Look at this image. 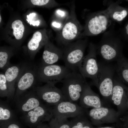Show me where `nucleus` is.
I'll return each instance as SVG.
<instances>
[{"label":"nucleus","instance_id":"nucleus-34","mask_svg":"<svg viewBox=\"0 0 128 128\" xmlns=\"http://www.w3.org/2000/svg\"><path fill=\"white\" fill-rule=\"evenodd\" d=\"M99 128H114L113 127H101Z\"/></svg>","mask_w":128,"mask_h":128},{"label":"nucleus","instance_id":"nucleus-23","mask_svg":"<svg viewBox=\"0 0 128 128\" xmlns=\"http://www.w3.org/2000/svg\"><path fill=\"white\" fill-rule=\"evenodd\" d=\"M11 26L13 35L16 39L18 40L21 39L23 36L25 29L22 22L19 20H15L12 23Z\"/></svg>","mask_w":128,"mask_h":128},{"label":"nucleus","instance_id":"nucleus-4","mask_svg":"<svg viewBox=\"0 0 128 128\" xmlns=\"http://www.w3.org/2000/svg\"><path fill=\"white\" fill-rule=\"evenodd\" d=\"M87 41L79 39L76 41L64 45L62 59L65 66L72 71H77L78 66L84 57Z\"/></svg>","mask_w":128,"mask_h":128},{"label":"nucleus","instance_id":"nucleus-22","mask_svg":"<svg viewBox=\"0 0 128 128\" xmlns=\"http://www.w3.org/2000/svg\"><path fill=\"white\" fill-rule=\"evenodd\" d=\"M71 122L65 118L55 117L50 122V128H71Z\"/></svg>","mask_w":128,"mask_h":128},{"label":"nucleus","instance_id":"nucleus-29","mask_svg":"<svg viewBox=\"0 0 128 128\" xmlns=\"http://www.w3.org/2000/svg\"><path fill=\"white\" fill-rule=\"evenodd\" d=\"M56 13L59 17H63L65 16V13L63 11L60 9L56 10Z\"/></svg>","mask_w":128,"mask_h":128},{"label":"nucleus","instance_id":"nucleus-15","mask_svg":"<svg viewBox=\"0 0 128 128\" xmlns=\"http://www.w3.org/2000/svg\"><path fill=\"white\" fill-rule=\"evenodd\" d=\"M48 41V38L45 32L42 33L37 31L34 33L27 45L28 49L31 52L30 57L31 59L34 58L36 52L42 46L45 45Z\"/></svg>","mask_w":128,"mask_h":128},{"label":"nucleus","instance_id":"nucleus-20","mask_svg":"<svg viewBox=\"0 0 128 128\" xmlns=\"http://www.w3.org/2000/svg\"><path fill=\"white\" fill-rule=\"evenodd\" d=\"M71 121V128H94L83 114L74 118Z\"/></svg>","mask_w":128,"mask_h":128},{"label":"nucleus","instance_id":"nucleus-14","mask_svg":"<svg viewBox=\"0 0 128 128\" xmlns=\"http://www.w3.org/2000/svg\"><path fill=\"white\" fill-rule=\"evenodd\" d=\"M118 2L109 1L107 3V8L105 9L112 21L119 22L127 16V10L120 6Z\"/></svg>","mask_w":128,"mask_h":128},{"label":"nucleus","instance_id":"nucleus-11","mask_svg":"<svg viewBox=\"0 0 128 128\" xmlns=\"http://www.w3.org/2000/svg\"><path fill=\"white\" fill-rule=\"evenodd\" d=\"M37 69L35 68L23 66L17 80V87L19 91H23L31 87L37 77Z\"/></svg>","mask_w":128,"mask_h":128},{"label":"nucleus","instance_id":"nucleus-3","mask_svg":"<svg viewBox=\"0 0 128 128\" xmlns=\"http://www.w3.org/2000/svg\"><path fill=\"white\" fill-rule=\"evenodd\" d=\"M99 54L105 60H116L123 55L122 47L118 36L108 31L104 34L99 45L97 46Z\"/></svg>","mask_w":128,"mask_h":128},{"label":"nucleus","instance_id":"nucleus-2","mask_svg":"<svg viewBox=\"0 0 128 128\" xmlns=\"http://www.w3.org/2000/svg\"><path fill=\"white\" fill-rule=\"evenodd\" d=\"M112 22L106 9L90 14L87 17L79 39L104 32L111 25Z\"/></svg>","mask_w":128,"mask_h":128},{"label":"nucleus","instance_id":"nucleus-7","mask_svg":"<svg viewBox=\"0 0 128 128\" xmlns=\"http://www.w3.org/2000/svg\"><path fill=\"white\" fill-rule=\"evenodd\" d=\"M71 71L65 66L41 65L37 69V77L40 81L55 84L61 82Z\"/></svg>","mask_w":128,"mask_h":128},{"label":"nucleus","instance_id":"nucleus-24","mask_svg":"<svg viewBox=\"0 0 128 128\" xmlns=\"http://www.w3.org/2000/svg\"><path fill=\"white\" fill-rule=\"evenodd\" d=\"M12 55L7 51H0V68L5 69L10 64L9 61Z\"/></svg>","mask_w":128,"mask_h":128},{"label":"nucleus","instance_id":"nucleus-26","mask_svg":"<svg viewBox=\"0 0 128 128\" xmlns=\"http://www.w3.org/2000/svg\"><path fill=\"white\" fill-rule=\"evenodd\" d=\"M0 90L1 92L7 93L9 91V89L4 73H0Z\"/></svg>","mask_w":128,"mask_h":128},{"label":"nucleus","instance_id":"nucleus-17","mask_svg":"<svg viewBox=\"0 0 128 128\" xmlns=\"http://www.w3.org/2000/svg\"><path fill=\"white\" fill-rule=\"evenodd\" d=\"M23 67L18 65H10L5 69L4 74L9 91L13 89L14 83L17 81Z\"/></svg>","mask_w":128,"mask_h":128},{"label":"nucleus","instance_id":"nucleus-18","mask_svg":"<svg viewBox=\"0 0 128 128\" xmlns=\"http://www.w3.org/2000/svg\"><path fill=\"white\" fill-rule=\"evenodd\" d=\"M115 71L118 78L128 83V59L122 55L116 60Z\"/></svg>","mask_w":128,"mask_h":128},{"label":"nucleus","instance_id":"nucleus-12","mask_svg":"<svg viewBox=\"0 0 128 128\" xmlns=\"http://www.w3.org/2000/svg\"><path fill=\"white\" fill-rule=\"evenodd\" d=\"M63 55L62 49L48 41L45 45L42 56L41 65L54 64L59 60L62 59Z\"/></svg>","mask_w":128,"mask_h":128},{"label":"nucleus","instance_id":"nucleus-5","mask_svg":"<svg viewBox=\"0 0 128 128\" xmlns=\"http://www.w3.org/2000/svg\"><path fill=\"white\" fill-rule=\"evenodd\" d=\"M83 30V27L77 19L75 5H73L58 37V42L64 46L77 39H79Z\"/></svg>","mask_w":128,"mask_h":128},{"label":"nucleus","instance_id":"nucleus-8","mask_svg":"<svg viewBox=\"0 0 128 128\" xmlns=\"http://www.w3.org/2000/svg\"><path fill=\"white\" fill-rule=\"evenodd\" d=\"M97 85L100 91L108 92L113 89L115 69L110 65L99 64Z\"/></svg>","mask_w":128,"mask_h":128},{"label":"nucleus","instance_id":"nucleus-19","mask_svg":"<svg viewBox=\"0 0 128 128\" xmlns=\"http://www.w3.org/2000/svg\"><path fill=\"white\" fill-rule=\"evenodd\" d=\"M119 79L115 77L114 79V84L112 93V99L114 104L119 105L124 92V88L119 84Z\"/></svg>","mask_w":128,"mask_h":128},{"label":"nucleus","instance_id":"nucleus-6","mask_svg":"<svg viewBox=\"0 0 128 128\" xmlns=\"http://www.w3.org/2000/svg\"><path fill=\"white\" fill-rule=\"evenodd\" d=\"M87 54L84 57L78 67L80 73L84 78H91L92 82L97 85V77L99 67L96 58V46L89 43Z\"/></svg>","mask_w":128,"mask_h":128},{"label":"nucleus","instance_id":"nucleus-25","mask_svg":"<svg viewBox=\"0 0 128 128\" xmlns=\"http://www.w3.org/2000/svg\"><path fill=\"white\" fill-rule=\"evenodd\" d=\"M40 103L39 101L34 97L29 99L22 107L23 110L25 111H29L39 106Z\"/></svg>","mask_w":128,"mask_h":128},{"label":"nucleus","instance_id":"nucleus-13","mask_svg":"<svg viewBox=\"0 0 128 128\" xmlns=\"http://www.w3.org/2000/svg\"><path fill=\"white\" fill-rule=\"evenodd\" d=\"M80 100L81 106L82 108L91 107L96 108L101 107V103L100 99L94 94L87 83L84 87Z\"/></svg>","mask_w":128,"mask_h":128},{"label":"nucleus","instance_id":"nucleus-28","mask_svg":"<svg viewBox=\"0 0 128 128\" xmlns=\"http://www.w3.org/2000/svg\"><path fill=\"white\" fill-rule=\"evenodd\" d=\"M31 1L33 5L39 6L46 5L51 1L49 0H32Z\"/></svg>","mask_w":128,"mask_h":128},{"label":"nucleus","instance_id":"nucleus-9","mask_svg":"<svg viewBox=\"0 0 128 128\" xmlns=\"http://www.w3.org/2000/svg\"><path fill=\"white\" fill-rule=\"evenodd\" d=\"M52 110L55 117L67 119L74 118L84 112L82 107L75 103L66 101H61L55 105Z\"/></svg>","mask_w":128,"mask_h":128},{"label":"nucleus","instance_id":"nucleus-21","mask_svg":"<svg viewBox=\"0 0 128 128\" xmlns=\"http://www.w3.org/2000/svg\"><path fill=\"white\" fill-rule=\"evenodd\" d=\"M108 111V109L106 108H94L90 110L89 114L93 122L95 120H100L106 116Z\"/></svg>","mask_w":128,"mask_h":128},{"label":"nucleus","instance_id":"nucleus-30","mask_svg":"<svg viewBox=\"0 0 128 128\" xmlns=\"http://www.w3.org/2000/svg\"><path fill=\"white\" fill-rule=\"evenodd\" d=\"M36 14L35 13H32L30 14L29 15H27V20L28 23L29 22L31 23L32 21V19L33 18V17L35 16Z\"/></svg>","mask_w":128,"mask_h":128},{"label":"nucleus","instance_id":"nucleus-33","mask_svg":"<svg viewBox=\"0 0 128 128\" xmlns=\"http://www.w3.org/2000/svg\"><path fill=\"white\" fill-rule=\"evenodd\" d=\"M125 29L126 33L128 35V23L125 27Z\"/></svg>","mask_w":128,"mask_h":128},{"label":"nucleus","instance_id":"nucleus-32","mask_svg":"<svg viewBox=\"0 0 128 128\" xmlns=\"http://www.w3.org/2000/svg\"><path fill=\"white\" fill-rule=\"evenodd\" d=\"M8 128H19L17 125L12 124L9 125L8 127Z\"/></svg>","mask_w":128,"mask_h":128},{"label":"nucleus","instance_id":"nucleus-16","mask_svg":"<svg viewBox=\"0 0 128 128\" xmlns=\"http://www.w3.org/2000/svg\"><path fill=\"white\" fill-rule=\"evenodd\" d=\"M30 122L35 123L39 118L44 120H47L52 117L53 115L52 110L43 106H39L28 112Z\"/></svg>","mask_w":128,"mask_h":128},{"label":"nucleus","instance_id":"nucleus-1","mask_svg":"<svg viewBox=\"0 0 128 128\" xmlns=\"http://www.w3.org/2000/svg\"><path fill=\"white\" fill-rule=\"evenodd\" d=\"M60 89L65 101L75 103L80 100L87 83L84 78L77 71H71L61 81Z\"/></svg>","mask_w":128,"mask_h":128},{"label":"nucleus","instance_id":"nucleus-27","mask_svg":"<svg viewBox=\"0 0 128 128\" xmlns=\"http://www.w3.org/2000/svg\"><path fill=\"white\" fill-rule=\"evenodd\" d=\"M10 116V113L9 110L0 107V120H6L9 119Z\"/></svg>","mask_w":128,"mask_h":128},{"label":"nucleus","instance_id":"nucleus-31","mask_svg":"<svg viewBox=\"0 0 128 128\" xmlns=\"http://www.w3.org/2000/svg\"><path fill=\"white\" fill-rule=\"evenodd\" d=\"M52 25L54 27L57 28H60L62 26L61 24L58 22H53L52 23Z\"/></svg>","mask_w":128,"mask_h":128},{"label":"nucleus","instance_id":"nucleus-10","mask_svg":"<svg viewBox=\"0 0 128 128\" xmlns=\"http://www.w3.org/2000/svg\"><path fill=\"white\" fill-rule=\"evenodd\" d=\"M55 84L47 83L37 88V91L42 99L48 104L55 105L65 101L60 89L56 87Z\"/></svg>","mask_w":128,"mask_h":128},{"label":"nucleus","instance_id":"nucleus-35","mask_svg":"<svg viewBox=\"0 0 128 128\" xmlns=\"http://www.w3.org/2000/svg\"><path fill=\"white\" fill-rule=\"evenodd\" d=\"M1 16L0 15V23L1 22Z\"/></svg>","mask_w":128,"mask_h":128}]
</instances>
